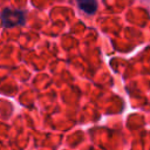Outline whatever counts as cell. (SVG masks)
Instances as JSON below:
<instances>
[{
  "label": "cell",
  "mask_w": 150,
  "mask_h": 150,
  "mask_svg": "<svg viewBox=\"0 0 150 150\" xmlns=\"http://www.w3.org/2000/svg\"><path fill=\"white\" fill-rule=\"evenodd\" d=\"M1 21L4 28H11L25 23V13L19 9L5 8L1 13Z\"/></svg>",
  "instance_id": "cell-1"
},
{
  "label": "cell",
  "mask_w": 150,
  "mask_h": 150,
  "mask_svg": "<svg viewBox=\"0 0 150 150\" xmlns=\"http://www.w3.org/2000/svg\"><path fill=\"white\" fill-rule=\"evenodd\" d=\"M77 6L81 11L88 14H94L97 9V1L96 0H77Z\"/></svg>",
  "instance_id": "cell-2"
}]
</instances>
